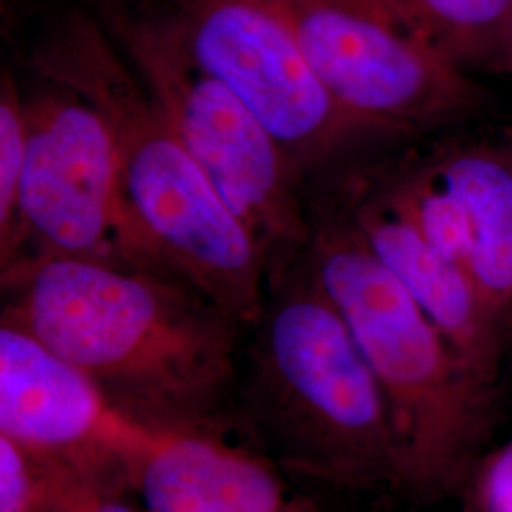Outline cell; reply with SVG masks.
Here are the masks:
<instances>
[{"instance_id": "10", "label": "cell", "mask_w": 512, "mask_h": 512, "mask_svg": "<svg viewBox=\"0 0 512 512\" xmlns=\"http://www.w3.org/2000/svg\"><path fill=\"white\" fill-rule=\"evenodd\" d=\"M112 414L97 385L18 325L0 327V429L23 450L65 452Z\"/></svg>"}, {"instance_id": "18", "label": "cell", "mask_w": 512, "mask_h": 512, "mask_svg": "<svg viewBox=\"0 0 512 512\" xmlns=\"http://www.w3.org/2000/svg\"><path fill=\"white\" fill-rule=\"evenodd\" d=\"M88 512H137L131 509L126 503L122 501H101L99 505H95L93 509Z\"/></svg>"}, {"instance_id": "12", "label": "cell", "mask_w": 512, "mask_h": 512, "mask_svg": "<svg viewBox=\"0 0 512 512\" xmlns=\"http://www.w3.org/2000/svg\"><path fill=\"white\" fill-rule=\"evenodd\" d=\"M427 158L465 205L471 275L512 329V133L450 145Z\"/></svg>"}, {"instance_id": "17", "label": "cell", "mask_w": 512, "mask_h": 512, "mask_svg": "<svg viewBox=\"0 0 512 512\" xmlns=\"http://www.w3.org/2000/svg\"><path fill=\"white\" fill-rule=\"evenodd\" d=\"M482 69L512 76V12L501 31V37L497 40L492 54Z\"/></svg>"}, {"instance_id": "9", "label": "cell", "mask_w": 512, "mask_h": 512, "mask_svg": "<svg viewBox=\"0 0 512 512\" xmlns=\"http://www.w3.org/2000/svg\"><path fill=\"white\" fill-rule=\"evenodd\" d=\"M340 202L372 253L403 283L459 359L478 380L499 389L512 329L471 274L427 241L380 171L351 177Z\"/></svg>"}, {"instance_id": "3", "label": "cell", "mask_w": 512, "mask_h": 512, "mask_svg": "<svg viewBox=\"0 0 512 512\" xmlns=\"http://www.w3.org/2000/svg\"><path fill=\"white\" fill-rule=\"evenodd\" d=\"M306 270L340 311L378 384L401 454V490L463 497L492 450L499 389L484 384L372 253L344 203L310 215Z\"/></svg>"}, {"instance_id": "4", "label": "cell", "mask_w": 512, "mask_h": 512, "mask_svg": "<svg viewBox=\"0 0 512 512\" xmlns=\"http://www.w3.org/2000/svg\"><path fill=\"white\" fill-rule=\"evenodd\" d=\"M255 325L264 423L298 469L353 490L401 488V454L382 387L308 270H291Z\"/></svg>"}, {"instance_id": "6", "label": "cell", "mask_w": 512, "mask_h": 512, "mask_svg": "<svg viewBox=\"0 0 512 512\" xmlns=\"http://www.w3.org/2000/svg\"><path fill=\"white\" fill-rule=\"evenodd\" d=\"M42 82L25 97L19 258H78L162 274L129 215L105 120L71 88Z\"/></svg>"}, {"instance_id": "2", "label": "cell", "mask_w": 512, "mask_h": 512, "mask_svg": "<svg viewBox=\"0 0 512 512\" xmlns=\"http://www.w3.org/2000/svg\"><path fill=\"white\" fill-rule=\"evenodd\" d=\"M40 80L71 88L101 114L129 215L158 270L194 287L238 323L266 306L268 260L154 105L97 16L73 10L31 55Z\"/></svg>"}, {"instance_id": "7", "label": "cell", "mask_w": 512, "mask_h": 512, "mask_svg": "<svg viewBox=\"0 0 512 512\" xmlns=\"http://www.w3.org/2000/svg\"><path fill=\"white\" fill-rule=\"evenodd\" d=\"M330 95L382 135L458 122L482 93L384 0H272Z\"/></svg>"}, {"instance_id": "13", "label": "cell", "mask_w": 512, "mask_h": 512, "mask_svg": "<svg viewBox=\"0 0 512 512\" xmlns=\"http://www.w3.org/2000/svg\"><path fill=\"white\" fill-rule=\"evenodd\" d=\"M440 59L482 69L511 16L512 0H384Z\"/></svg>"}, {"instance_id": "11", "label": "cell", "mask_w": 512, "mask_h": 512, "mask_svg": "<svg viewBox=\"0 0 512 512\" xmlns=\"http://www.w3.org/2000/svg\"><path fill=\"white\" fill-rule=\"evenodd\" d=\"M148 512H285L270 467L202 433L164 435L139 471Z\"/></svg>"}, {"instance_id": "16", "label": "cell", "mask_w": 512, "mask_h": 512, "mask_svg": "<svg viewBox=\"0 0 512 512\" xmlns=\"http://www.w3.org/2000/svg\"><path fill=\"white\" fill-rule=\"evenodd\" d=\"M25 450L18 442L0 437V512H31L35 480Z\"/></svg>"}, {"instance_id": "1", "label": "cell", "mask_w": 512, "mask_h": 512, "mask_svg": "<svg viewBox=\"0 0 512 512\" xmlns=\"http://www.w3.org/2000/svg\"><path fill=\"white\" fill-rule=\"evenodd\" d=\"M2 277V319L80 368L112 418L150 437L202 433L234 368V317L177 277L92 260L29 256Z\"/></svg>"}, {"instance_id": "15", "label": "cell", "mask_w": 512, "mask_h": 512, "mask_svg": "<svg viewBox=\"0 0 512 512\" xmlns=\"http://www.w3.org/2000/svg\"><path fill=\"white\" fill-rule=\"evenodd\" d=\"M463 499L465 512H512V440L482 459Z\"/></svg>"}, {"instance_id": "14", "label": "cell", "mask_w": 512, "mask_h": 512, "mask_svg": "<svg viewBox=\"0 0 512 512\" xmlns=\"http://www.w3.org/2000/svg\"><path fill=\"white\" fill-rule=\"evenodd\" d=\"M27 116L25 95L12 73L4 71L0 84V258L8 270L21 256L19 203L25 171Z\"/></svg>"}, {"instance_id": "8", "label": "cell", "mask_w": 512, "mask_h": 512, "mask_svg": "<svg viewBox=\"0 0 512 512\" xmlns=\"http://www.w3.org/2000/svg\"><path fill=\"white\" fill-rule=\"evenodd\" d=\"M156 8L304 171L382 137L330 95L272 0H156Z\"/></svg>"}, {"instance_id": "5", "label": "cell", "mask_w": 512, "mask_h": 512, "mask_svg": "<svg viewBox=\"0 0 512 512\" xmlns=\"http://www.w3.org/2000/svg\"><path fill=\"white\" fill-rule=\"evenodd\" d=\"M95 16L255 239L274 287L308 247L310 215L300 198L304 169L238 95L190 55L156 6L95 0Z\"/></svg>"}]
</instances>
